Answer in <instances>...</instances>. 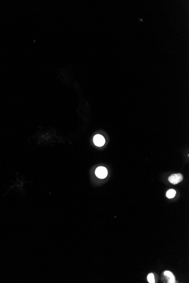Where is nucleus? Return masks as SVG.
Instances as JSON below:
<instances>
[{"mask_svg": "<svg viewBox=\"0 0 189 283\" xmlns=\"http://www.w3.org/2000/svg\"><path fill=\"white\" fill-rule=\"evenodd\" d=\"M183 175L181 174H175L170 176L168 180L171 184H177L183 180Z\"/></svg>", "mask_w": 189, "mask_h": 283, "instance_id": "nucleus-1", "label": "nucleus"}, {"mask_svg": "<svg viewBox=\"0 0 189 283\" xmlns=\"http://www.w3.org/2000/svg\"><path fill=\"white\" fill-rule=\"evenodd\" d=\"M93 142L97 147H102L105 144V140L101 135H96L93 137Z\"/></svg>", "mask_w": 189, "mask_h": 283, "instance_id": "nucleus-3", "label": "nucleus"}, {"mask_svg": "<svg viewBox=\"0 0 189 283\" xmlns=\"http://www.w3.org/2000/svg\"><path fill=\"white\" fill-rule=\"evenodd\" d=\"M95 175L98 178H105L108 175L107 170L105 167L103 166L97 167L95 170Z\"/></svg>", "mask_w": 189, "mask_h": 283, "instance_id": "nucleus-2", "label": "nucleus"}, {"mask_svg": "<svg viewBox=\"0 0 189 283\" xmlns=\"http://www.w3.org/2000/svg\"><path fill=\"white\" fill-rule=\"evenodd\" d=\"M175 195H176V192H175V190L171 189V190H168L166 195L168 198H173L175 197Z\"/></svg>", "mask_w": 189, "mask_h": 283, "instance_id": "nucleus-5", "label": "nucleus"}, {"mask_svg": "<svg viewBox=\"0 0 189 283\" xmlns=\"http://www.w3.org/2000/svg\"><path fill=\"white\" fill-rule=\"evenodd\" d=\"M147 280L150 283H155V277H154V275L151 273L150 274H148L147 276Z\"/></svg>", "mask_w": 189, "mask_h": 283, "instance_id": "nucleus-6", "label": "nucleus"}, {"mask_svg": "<svg viewBox=\"0 0 189 283\" xmlns=\"http://www.w3.org/2000/svg\"><path fill=\"white\" fill-rule=\"evenodd\" d=\"M164 274L165 276L168 277V283H175V277L171 272L168 271H165L164 272Z\"/></svg>", "mask_w": 189, "mask_h": 283, "instance_id": "nucleus-4", "label": "nucleus"}]
</instances>
